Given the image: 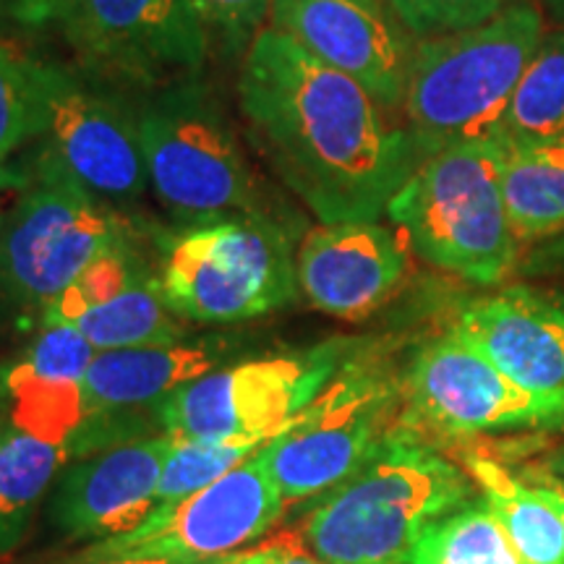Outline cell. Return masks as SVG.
Returning <instances> with one entry per match:
<instances>
[{"mask_svg": "<svg viewBox=\"0 0 564 564\" xmlns=\"http://www.w3.org/2000/svg\"><path fill=\"white\" fill-rule=\"evenodd\" d=\"M126 241L121 215L40 154L0 228V293L45 312L91 262Z\"/></svg>", "mask_w": 564, "mask_h": 564, "instance_id": "obj_7", "label": "cell"}, {"mask_svg": "<svg viewBox=\"0 0 564 564\" xmlns=\"http://www.w3.org/2000/svg\"><path fill=\"white\" fill-rule=\"evenodd\" d=\"M270 560H272V549H257V552L251 554L241 552L230 564H270Z\"/></svg>", "mask_w": 564, "mask_h": 564, "instance_id": "obj_36", "label": "cell"}, {"mask_svg": "<svg viewBox=\"0 0 564 564\" xmlns=\"http://www.w3.org/2000/svg\"><path fill=\"white\" fill-rule=\"evenodd\" d=\"M403 564H523L478 494L474 502L423 528Z\"/></svg>", "mask_w": 564, "mask_h": 564, "instance_id": "obj_25", "label": "cell"}, {"mask_svg": "<svg viewBox=\"0 0 564 564\" xmlns=\"http://www.w3.org/2000/svg\"><path fill=\"white\" fill-rule=\"evenodd\" d=\"M66 0H11V17L17 24L40 30L61 19Z\"/></svg>", "mask_w": 564, "mask_h": 564, "instance_id": "obj_30", "label": "cell"}, {"mask_svg": "<svg viewBox=\"0 0 564 564\" xmlns=\"http://www.w3.org/2000/svg\"><path fill=\"white\" fill-rule=\"evenodd\" d=\"M299 291L319 312L361 322L390 303L408 274V251L390 228L335 223L306 232L295 251Z\"/></svg>", "mask_w": 564, "mask_h": 564, "instance_id": "obj_16", "label": "cell"}, {"mask_svg": "<svg viewBox=\"0 0 564 564\" xmlns=\"http://www.w3.org/2000/svg\"><path fill=\"white\" fill-rule=\"evenodd\" d=\"M42 158L118 215L150 188L139 110L74 70L42 61Z\"/></svg>", "mask_w": 564, "mask_h": 564, "instance_id": "obj_11", "label": "cell"}, {"mask_svg": "<svg viewBox=\"0 0 564 564\" xmlns=\"http://www.w3.org/2000/svg\"><path fill=\"white\" fill-rule=\"evenodd\" d=\"M541 465H544L546 470H552V474L564 478V442L560 444V447H554L552 453L544 457V463H541Z\"/></svg>", "mask_w": 564, "mask_h": 564, "instance_id": "obj_35", "label": "cell"}, {"mask_svg": "<svg viewBox=\"0 0 564 564\" xmlns=\"http://www.w3.org/2000/svg\"><path fill=\"white\" fill-rule=\"evenodd\" d=\"M270 564H329L319 560L314 554H299V552H285V549H272V560Z\"/></svg>", "mask_w": 564, "mask_h": 564, "instance_id": "obj_33", "label": "cell"}, {"mask_svg": "<svg viewBox=\"0 0 564 564\" xmlns=\"http://www.w3.org/2000/svg\"><path fill=\"white\" fill-rule=\"evenodd\" d=\"M270 26L356 79L387 110L403 108L419 42L387 0H272Z\"/></svg>", "mask_w": 564, "mask_h": 564, "instance_id": "obj_14", "label": "cell"}, {"mask_svg": "<svg viewBox=\"0 0 564 564\" xmlns=\"http://www.w3.org/2000/svg\"><path fill=\"white\" fill-rule=\"evenodd\" d=\"M220 358V345L207 340L100 350L84 377V411L87 419H100L137 405H158L178 387L215 371Z\"/></svg>", "mask_w": 564, "mask_h": 564, "instance_id": "obj_19", "label": "cell"}, {"mask_svg": "<svg viewBox=\"0 0 564 564\" xmlns=\"http://www.w3.org/2000/svg\"><path fill=\"white\" fill-rule=\"evenodd\" d=\"M549 3H554L556 9H564V0H549Z\"/></svg>", "mask_w": 564, "mask_h": 564, "instance_id": "obj_39", "label": "cell"}, {"mask_svg": "<svg viewBox=\"0 0 564 564\" xmlns=\"http://www.w3.org/2000/svg\"><path fill=\"white\" fill-rule=\"evenodd\" d=\"M293 236L270 215H238L183 230L165 253L160 293L181 319H257L299 295Z\"/></svg>", "mask_w": 564, "mask_h": 564, "instance_id": "obj_6", "label": "cell"}, {"mask_svg": "<svg viewBox=\"0 0 564 564\" xmlns=\"http://www.w3.org/2000/svg\"><path fill=\"white\" fill-rule=\"evenodd\" d=\"M79 329L95 350L144 348V345H175L183 343L186 327L178 314L167 308L160 293V280L141 270L123 293L100 303L68 322Z\"/></svg>", "mask_w": 564, "mask_h": 564, "instance_id": "obj_23", "label": "cell"}, {"mask_svg": "<svg viewBox=\"0 0 564 564\" xmlns=\"http://www.w3.org/2000/svg\"><path fill=\"white\" fill-rule=\"evenodd\" d=\"M58 21L84 61L147 87L186 82L207 58L188 0H66Z\"/></svg>", "mask_w": 564, "mask_h": 564, "instance_id": "obj_13", "label": "cell"}, {"mask_svg": "<svg viewBox=\"0 0 564 564\" xmlns=\"http://www.w3.org/2000/svg\"><path fill=\"white\" fill-rule=\"evenodd\" d=\"M460 463L400 421L303 523L308 552L329 564H403L423 528L474 502Z\"/></svg>", "mask_w": 564, "mask_h": 564, "instance_id": "obj_2", "label": "cell"}, {"mask_svg": "<svg viewBox=\"0 0 564 564\" xmlns=\"http://www.w3.org/2000/svg\"><path fill=\"white\" fill-rule=\"evenodd\" d=\"M282 494L259 453L175 505L154 507L133 531L102 539L70 564L121 560H223L278 523Z\"/></svg>", "mask_w": 564, "mask_h": 564, "instance_id": "obj_12", "label": "cell"}, {"mask_svg": "<svg viewBox=\"0 0 564 564\" xmlns=\"http://www.w3.org/2000/svg\"><path fill=\"white\" fill-rule=\"evenodd\" d=\"M3 426H6V408L0 405V432H3Z\"/></svg>", "mask_w": 564, "mask_h": 564, "instance_id": "obj_38", "label": "cell"}, {"mask_svg": "<svg viewBox=\"0 0 564 564\" xmlns=\"http://www.w3.org/2000/svg\"><path fill=\"white\" fill-rule=\"evenodd\" d=\"M207 32L223 34L232 47H249L264 19H270L272 0H188Z\"/></svg>", "mask_w": 564, "mask_h": 564, "instance_id": "obj_29", "label": "cell"}, {"mask_svg": "<svg viewBox=\"0 0 564 564\" xmlns=\"http://www.w3.org/2000/svg\"><path fill=\"white\" fill-rule=\"evenodd\" d=\"M457 457L523 564H564L562 518L541 491L481 447H460Z\"/></svg>", "mask_w": 564, "mask_h": 564, "instance_id": "obj_20", "label": "cell"}, {"mask_svg": "<svg viewBox=\"0 0 564 564\" xmlns=\"http://www.w3.org/2000/svg\"><path fill=\"white\" fill-rule=\"evenodd\" d=\"M24 183H26L24 175H17V173L6 171V167L0 165V228H3V220H6V212H3L6 194H9L11 188H24Z\"/></svg>", "mask_w": 564, "mask_h": 564, "instance_id": "obj_32", "label": "cell"}, {"mask_svg": "<svg viewBox=\"0 0 564 564\" xmlns=\"http://www.w3.org/2000/svg\"><path fill=\"white\" fill-rule=\"evenodd\" d=\"M453 333L512 382L564 400V293L510 285L478 295L460 308Z\"/></svg>", "mask_w": 564, "mask_h": 564, "instance_id": "obj_17", "label": "cell"}, {"mask_svg": "<svg viewBox=\"0 0 564 564\" xmlns=\"http://www.w3.org/2000/svg\"><path fill=\"white\" fill-rule=\"evenodd\" d=\"M348 348L327 343L303 356L262 358L204 373L154 405L162 434L173 440L285 434L350 361Z\"/></svg>", "mask_w": 564, "mask_h": 564, "instance_id": "obj_9", "label": "cell"}, {"mask_svg": "<svg viewBox=\"0 0 564 564\" xmlns=\"http://www.w3.org/2000/svg\"><path fill=\"white\" fill-rule=\"evenodd\" d=\"M499 167L497 139L444 147L421 160L387 215L423 262L476 285H497L520 249Z\"/></svg>", "mask_w": 564, "mask_h": 564, "instance_id": "obj_4", "label": "cell"}, {"mask_svg": "<svg viewBox=\"0 0 564 564\" xmlns=\"http://www.w3.org/2000/svg\"><path fill=\"white\" fill-rule=\"evenodd\" d=\"M238 102L274 171L324 225L379 220L423 160L392 110L274 26L246 47Z\"/></svg>", "mask_w": 564, "mask_h": 564, "instance_id": "obj_1", "label": "cell"}, {"mask_svg": "<svg viewBox=\"0 0 564 564\" xmlns=\"http://www.w3.org/2000/svg\"><path fill=\"white\" fill-rule=\"evenodd\" d=\"M398 403L400 382L350 358L293 426L259 449L282 499H314L343 484L394 426Z\"/></svg>", "mask_w": 564, "mask_h": 564, "instance_id": "obj_8", "label": "cell"}, {"mask_svg": "<svg viewBox=\"0 0 564 564\" xmlns=\"http://www.w3.org/2000/svg\"><path fill=\"white\" fill-rule=\"evenodd\" d=\"M502 147V188L518 241L564 230V139Z\"/></svg>", "mask_w": 564, "mask_h": 564, "instance_id": "obj_21", "label": "cell"}, {"mask_svg": "<svg viewBox=\"0 0 564 564\" xmlns=\"http://www.w3.org/2000/svg\"><path fill=\"white\" fill-rule=\"evenodd\" d=\"M405 415L400 421L426 436L468 440L491 432H564V400L541 398L460 335L447 333L415 350L400 379Z\"/></svg>", "mask_w": 564, "mask_h": 564, "instance_id": "obj_10", "label": "cell"}, {"mask_svg": "<svg viewBox=\"0 0 564 564\" xmlns=\"http://www.w3.org/2000/svg\"><path fill=\"white\" fill-rule=\"evenodd\" d=\"M42 133V61L0 40V165Z\"/></svg>", "mask_w": 564, "mask_h": 564, "instance_id": "obj_27", "label": "cell"}, {"mask_svg": "<svg viewBox=\"0 0 564 564\" xmlns=\"http://www.w3.org/2000/svg\"><path fill=\"white\" fill-rule=\"evenodd\" d=\"M544 40L531 3H512L474 30L419 40L403 97L405 129L423 158L497 139L520 76Z\"/></svg>", "mask_w": 564, "mask_h": 564, "instance_id": "obj_3", "label": "cell"}, {"mask_svg": "<svg viewBox=\"0 0 564 564\" xmlns=\"http://www.w3.org/2000/svg\"><path fill=\"white\" fill-rule=\"evenodd\" d=\"M520 476L525 478L528 484L535 486V489L541 491V497L546 499L549 505L554 507L556 514L562 518V525H564V478L552 474V470H546L544 465H525V468L518 470Z\"/></svg>", "mask_w": 564, "mask_h": 564, "instance_id": "obj_31", "label": "cell"}, {"mask_svg": "<svg viewBox=\"0 0 564 564\" xmlns=\"http://www.w3.org/2000/svg\"><path fill=\"white\" fill-rule=\"evenodd\" d=\"M6 19H13L11 17V0H0V26H3Z\"/></svg>", "mask_w": 564, "mask_h": 564, "instance_id": "obj_37", "label": "cell"}, {"mask_svg": "<svg viewBox=\"0 0 564 564\" xmlns=\"http://www.w3.org/2000/svg\"><path fill=\"white\" fill-rule=\"evenodd\" d=\"M280 434H243L228 440H173L165 470H162L158 507L175 505L194 491L215 484L232 468L257 455Z\"/></svg>", "mask_w": 564, "mask_h": 564, "instance_id": "obj_26", "label": "cell"}, {"mask_svg": "<svg viewBox=\"0 0 564 564\" xmlns=\"http://www.w3.org/2000/svg\"><path fill=\"white\" fill-rule=\"evenodd\" d=\"M564 139V32L544 34L520 76L502 123L499 144H544Z\"/></svg>", "mask_w": 564, "mask_h": 564, "instance_id": "obj_24", "label": "cell"}, {"mask_svg": "<svg viewBox=\"0 0 564 564\" xmlns=\"http://www.w3.org/2000/svg\"><path fill=\"white\" fill-rule=\"evenodd\" d=\"M70 457L68 444L21 432L6 419L0 432V554L26 533L34 507Z\"/></svg>", "mask_w": 564, "mask_h": 564, "instance_id": "obj_22", "label": "cell"}, {"mask_svg": "<svg viewBox=\"0 0 564 564\" xmlns=\"http://www.w3.org/2000/svg\"><path fill=\"white\" fill-rule=\"evenodd\" d=\"M238 554L223 556V560H121V562H105V564H230Z\"/></svg>", "mask_w": 564, "mask_h": 564, "instance_id": "obj_34", "label": "cell"}, {"mask_svg": "<svg viewBox=\"0 0 564 564\" xmlns=\"http://www.w3.org/2000/svg\"><path fill=\"white\" fill-rule=\"evenodd\" d=\"M95 356V345L79 329L42 324L40 335L0 379L9 398L6 419L40 440L70 444L87 421L84 377Z\"/></svg>", "mask_w": 564, "mask_h": 564, "instance_id": "obj_18", "label": "cell"}, {"mask_svg": "<svg viewBox=\"0 0 564 564\" xmlns=\"http://www.w3.org/2000/svg\"><path fill=\"white\" fill-rule=\"evenodd\" d=\"M150 188L181 225L267 215L236 131L212 97L192 82L160 89L139 108Z\"/></svg>", "mask_w": 564, "mask_h": 564, "instance_id": "obj_5", "label": "cell"}, {"mask_svg": "<svg viewBox=\"0 0 564 564\" xmlns=\"http://www.w3.org/2000/svg\"><path fill=\"white\" fill-rule=\"evenodd\" d=\"M173 436L118 442L68 465L47 507L51 523L68 539H112L129 533L158 507V489Z\"/></svg>", "mask_w": 564, "mask_h": 564, "instance_id": "obj_15", "label": "cell"}, {"mask_svg": "<svg viewBox=\"0 0 564 564\" xmlns=\"http://www.w3.org/2000/svg\"><path fill=\"white\" fill-rule=\"evenodd\" d=\"M413 37L434 40L474 30L507 9V0H387Z\"/></svg>", "mask_w": 564, "mask_h": 564, "instance_id": "obj_28", "label": "cell"}]
</instances>
